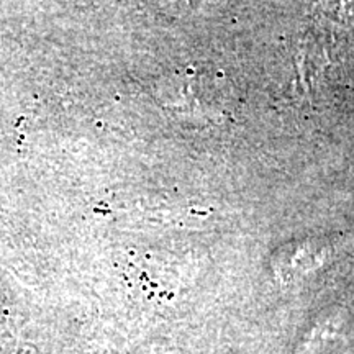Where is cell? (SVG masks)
Returning a JSON list of instances; mask_svg holds the SVG:
<instances>
[{
  "instance_id": "cell-1",
  "label": "cell",
  "mask_w": 354,
  "mask_h": 354,
  "mask_svg": "<svg viewBox=\"0 0 354 354\" xmlns=\"http://www.w3.org/2000/svg\"><path fill=\"white\" fill-rule=\"evenodd\" d=\"M344 328V317L342 313H330L328 317L320 318L300 339L295 354H322L325 348L338 338Z\"/></svg>"
}]
</instances>
